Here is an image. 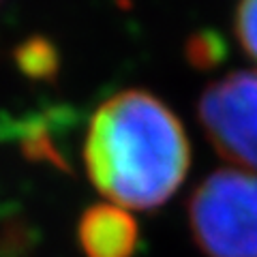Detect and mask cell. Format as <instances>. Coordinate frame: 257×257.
I'll return each mask as SVG.
<instances>
[{
    "instance_id": "obj_5",
    "label": "cell",
    "mask_w": 257,
    "mask_h": 257,
    "mask_svg": "<svg viewBox=\"0 0 257 257\" xmlns=\"http://www.w3.org/2000/svg\"><path fill=\"white\" fill-rule=\"evenodd\" d=\"M227 58V43L216 30H199L187 41V60L193 69L210 71Z\"/></svg>"
},
{
    "instance_id": "obj_3",
    "label": "cell",
    "mask_w": 257,
    "mask_h": 257,
    "mask_svg": "<svg viewBox=\"0 0 257 257\" xmlns=\"http://www.w3.org/2000/svg\"><path fill=\"white\" fill-rule=\"evenodd\" d=\"M197 118L225 161L257 174V71H234L212 82L199 96Z\"/></svg>"
},
{
    "instance_id": "obj_4",
    "label": "cell",
    "mask_w": 257,
    "mask_h": 257,
    "mask_svg": "<svg viewBox=\"0 0 257 257\" xmlns=\"http://www.w3.org/2000/svg\"><path fill=\"white\" fill-rule=\"evenodd\" d=\"M86 257H133L140 244L138 221L116 204H96L77 227Z\"/></svg>"
},
{
    "instance_id": "obj_2",
    "label": "cell",
    "mask_w": 257,
    "mask_h": 257,
    "mask_svg": "<svg viewBox=\"0 0 257 257\" xmlns=\"http://www.w3.org/2000/svg\"><path fill=\"white\" fill-rule=\"evenodd\" d=\"M189 229L206 257H257V174L216 170L189 199Z\"/></svg>"
},
{
    "instance_id": "obj_1",
    "label": "cell",
    "mask_w": 257,
    "mask_h": 257,
    "mask_svg": "<svg viewBox=\"0 0 257 257\" xmlns=\"http://www.w3.org/2000/svg\"><path fill=\"white\" fill-rule=\"evenodd\" d=\"M84 159L92 184L109 204L152 210L187 178L191 146L163 101L146 90H124L94 111Z\"/></svg>"
},
{
    "instance_id": "obj_6",
    "label": "cell",
    "mask_w": 257,
    "mask_h": 257,
    "mask_svg": "<svg viewBox=\"0 0 257 257\" xmlns=\"http://www.w3.org/2000/svg\"><path fill=\"white\" fill-rule=\"evenodd\" d=\"M234 35L248 58L257 62V0H240L234 15Z\"/></svg>"
}]
</instances>
